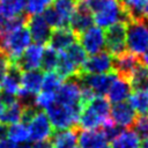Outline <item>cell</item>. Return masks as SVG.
Here are the masks:
<instances>
[{
  "label": "cell",
  "instance_id": "16",
  "mask_svg": "<svg viewBox=\"0 0 148 148\" xmlns=\"http://www.w3.org/2000/svg\"><path fill=\"white\" fill-rule=\"evenodd\" d=\"M76 40L77 36L73 32L71 28H59L52 31L49 40V46H51L58 52H62Z\"/></svg>",
  "mask_w": 148,
  "mask_h": 148
},
{
  "label": "cell",
  "instance_id": "8",
  "mask_svg": "<svg viewBox=\"0 0 148 148\" xmlns=\"http://www.w3.org/2000/svg\"><path fill=\"white\" fill-rule=\"evenodd\" d=\"M28 127L30 132V140L34 142L51 140L54 133V130L52 127V124L49 117L46 116L45 112L40 110L30 120V123L28 124Z\"/></svg>",
  "mask_w": 148,
  "mask_h": 148
},
{
  "label": "cell",
  "instance_id": "33",
  "mask_svg": "<svg viewBox=\"0 0 148 148\" xmlns=\"http://www.w3.org/2000/svg\"><path fill=\"white\" fill-rule=\"evenodd\" d=\"M53 7L68 21L71 22V18L76 10L77 3L75 0H53Z\"/></svg>",
  "mask_w": 148,
  "mask_h": 148
},
{
  "label": "cell",
  "instance_id": "13",
  "mask_svg": "<svg viewBox=\"0 0 148 148\" xmlns=\"http://www.w3.org/2000/svg\"><path fill=\"white\" fill-rule=\"evenodd\" d=\"M27 27H28L31 38L34 39L35 43L43 44V45L45 43H49L52 31H51V27L44 18L43 14L29 16Z\"/></svg>",
  "mask_w": 148,
  "mask_h": 148
},
{
  "label": "cell",
  "instance_id": "44",
  "mask_svg": "<svg viewBox=\"0 0 148 148\" xmlns=\"http://www.w3.org/2000/svg\"><path fill=\"white\" fill-rule=\"evenodd\" d=\"M3 15H2V13H1V8H0V27H1V24H2V22H3Z\"/></svg>",
  "mask_w": 148,
  "mask_h": 148
},
{
  "label": "cell",
  "instance_id": "40",
  "mask_svg": "<svg viewBox=\"0 0 148 148\" xmlns=\"http://www.w3.org/2000/svg\"><path fill=\"white\" fill-rule=\"evenodd\" d=\"M140 61H141V64L143 65V66H146V67H148V47L145 50V52L141 54V57H140Z\"/></svg>",
  "mask_w": 148,
  "mask_h": 148
},
{
  "label": "cell",
  "instance_id": "32",
  "mask_svg": "<svg viewBox=\"0 0 148 148\" xmlns=\"http://www.w3.org/2000/svg\"><path fill=\"white\" fill-rule=\"evenodd\" d=\"M62 77L54 71L51 72H46L44 74V79H43V86H42V90L45 91H50V92H57L58 89L60 88L61 83H62Z\"/></svg>",
  "mask_w": 148,
  "mask_h": 148
},
{
  "label": "cell",
  "instance_id": "28",
  "mask_svg": "<svg viewBox=\"0 0 148 148\" xmlns=\"http://www.w3.org/2000/svg\"><path fill=\"white\" fill-rule=\"evenodd\" d=\"M130 83L133 90H148V67L140 64L130 77Z\"/></svg>",
  "mask_w": 148,
  "mask_h": 148
},
{
  "label": "cell",
  "instance_id": "23",
  "mask_svg": "<svg viewBox=\"0 0 148 148\" xmlns=\"http://www.w3.org/2000/svg\"><path fill=\"white\" fill-rule=\"evenodd\" d=\"M23 109H24V104L20 99L15 101L12 104L5 105V109L0 116V123L6 125H13L15 123L21 121Z\"/></svg>",
  "mask_w": 148,
  "mask_h": 148
},
{
  "label": "cell",
  "instance_id": "34",
  "mask_svg": "<svg viewBox=\"0 0 148 148\" xmlns=\"http://www.w3.org/2000/svg\"><path fill=\"white\" fill-rule=\"evenodd\" d=\"M53 0H27L25 2V13L29 16L43 14L51 5Z\"/></svg>",
  "mask_w": 148,
  "mask_h": 148
},
{
  "label": "cell",
  "instance_id": "36",
  "mask_svg": "<svg viewBox=\"0 0 148 148\" xmlns=\"http://www.w3.org/2000/svg\"><path fill=\"white\" fill-rule=\"evenodd\" d=\"M133 128L140 138L148 136V114H139L133 124Z\"/></svg>",
  "mask_w": 148,
  "mask_h": 148
},
{
  "label": "cell",
  "instance_id": "37",
  "mask_svg": "<svg viewBox=\"0 0 148 148\" xmlns=\"http://www.w3.org/2000/svg\"><path fill=\"white\" fill-rule=\"evenodd\" d=\"M32 148H53V145H52V141L51 140H46V141L35 142V145L32 146Z\"/></svg>",
  "mask_w": 148,
  "mask_h": 148
},
{
  "label": "cell",
  "instance_id": "3",
  "mask_svg": "<svg viewBox=\"0 0 148 148\" xmlns=\"http://www.w3.org/2000/svg\"><path fill=\"white\" fill-rule=\"evenodd\" d=\"M81 111H82L81 108L67 106L57 101L45 109V113L49 117L54 132L75 128L77 126Z\"/></svg>",
  "mask_w": 148,
  "mask_h": 148
},
{
  "label": "cell",
  "instance_id": "46",
  "mask_svg": "<svg viewBox=\"0 0 148 148\" xmlns=\"http://www.w3.org/2000/svg\"><path fill=\"white\" fill-rule=\"evenodd\" d=\"M105 148H111V147H108V146H106V147H105Z\"/></svg>",
  "mask_w": 148,
  "mask_h": 148
},
{
  "label": "cell",
  "instance_id": "20",
  "mask_svg": "<svg viewBox=\"0 0 148 148\" xmlns=\"http://www.w3.org/2000/svg\"><path fill=\"white\" fill-rule=\"evenodd\" d=\"M110 118H108V119L102 118L92 109H90L88 105H86L80 113L79 121H77V128L79 130H98Z\"/></svg>",
  "mask_w": 148,
  "mask_h": 148
},
{
  "label": "cell",
  "instance_id": "5",
  "mask_svg": "<svg viewBox=\"0 0 148 148\" xmlns=\"http://www.w3.org/2000/svg\"><path fill=\"white\" fill-rule=\"evenodd\" d=\"M126 31L127 22H117L106 28L105 47L112 57H117L126 51Z\"/></svg>",
  "mask_w": 148,
  "mask_h": 148
},
{
  "label": "cell",
  "instance_id": "17",
  "mask_svg": "<svg viewBox=\"0 0 148 148\" xmlns=\"http://www.w3.org/2000/svg\"><path fill=\"white\" fill-rule=\"evenodd\" d=\"M21 77H22V71L12 61V65H10L7 74L0 82L1 94L17 97V92L21 88Z\"/></svg>",
  "mask_w": 148,
  "mask_h": 148
},
{
  "label": "cell",
  "instance_id": "24",
  "mask_svg": "<svg viewBox=\"0 0 148 148\" xmlns=\"http://www.w3.org/2000/svg\"><path fill=\"white\" fill-rule=\"evenodd\" d=\"M7 138L15 145H22L30 140V132L27 124L18 121L13 125H8Z\"/></svg>",
  "mask_w": 148,
  "mask_h": 148
},
{
  "label": "cell",
  "instance_id": "30",
  "mask_svg": "<svg viewBox=\"0 0 148 148\" xmlns=\"http://www.w3.org/2000/svg\"><path fill=\"white\" fill-rule=\"evenodd\" d=\"M44 18L49 23L51 28L59 29V28H69V22L52 6H50L44 13H43Z\"/></svg>",
  "mask_w": 148,
  "mask_h": 148
},
{
  "label": "cell",
  "instance_id": "26",
  "mask_svg": "<svg viewBox=\"0 0 148 148\" xmlns=\"http://www.w3.org/2000/svg\"><path fill=\"white\" fill-rule=\"evenodd\" d=\"M27 0H2L0 1L1 13L3 18H12L23 14L25 10Z\"/></svg>",
  "mask_w": 148,
  "mask_h": 148
},
{
  "label": "cell",
  "instance_id": "1",
  "mask_svg": "<svg viewBox=\"0 0 148 148\" xmlns=\"http://www.w3.org/2000/svg\"><path fill=\"white\" fill-rule=\"evenodd\" d=\"M86 5L91 10L96 25L101 28H109L117 22L130 21L121 0H89Z\"/></svg>",
  "mask_w": 148,
  "mask_h": 148
},
{
  "label": "cell",
  "instance_id": "7",
  "mask_svg": "<svg viewBox=\"0 0 148 148\" xmlns=\"http://www.w3.org/2000/svg\"><path fill=\"white\" fill-rule=\"evenodd\" d=\"M117 73H101V74H79L77 80L81 86L88 88L95 96H104L108 94L112 81L117 77Z\"/></svg>",
  "mask_w": 148,
  "mask_h": 148
},
{
  "label": "cell",
  "instance_id": "42",
  "mask_svg": "<svg viewBox=\"0 0 148 148\" xmlns=\"http://www.w3.org/2000/svg\"><path fill=\"white\" fill-rule=\"evenodd\" d=\"M16 148H32V146H30L29 143H27V142H25V143H22V145H18V146H17Z\"/></svg>",
  "mask_w": 148,
  "mask_h": 148
},
{
  "label": "cell",
  "instance_id": "10",
  "mask_svg": "<svg viewBox=\"0 0 148 148\" xmlns=\"http://www.w3.org/2000/svg\"><path fill=\"white\" fill-rule=\"evenodd\" d=\"M77 39L84 51L89 54L102 52L105 46V32L98 25H92L77 36Z\"/></svg>",
  "mask_w": 148,
  "mask_h": 148
},
{
  "label": "cell",
  "instance_id": "18",
  "mask_svg": "<svg viewBox=\"0 0 148 148\" xmlns=\"http://www.w3.org/2000/svg\"><path fill=\"white\" fill-rule=\"evenodd\" d=\"M131 90H132V87H131L130 80L117 75V77L112 81L109 88V91L106 94L108 99L113 104L125 102L131 96Z\"/></svg>",
  "mask_w": 148,
  "mask_h": 148
},
{
  "label": "cell",
  "instance_id": "6",
  "mask_svg": "<svg viewBox=\"0 0 148 148\" xmlns=\"http://www.w3.org/2000/svg\"><path fill=\"white\" fill-rule=\"evenodd\" d=\"M56 101L72 108H84L82 103V89L77 77L67 79L61 83L56 92Z\"/></svg>",
  "mask_w": 148,
  "mask_h": 148
},
{
  "label": "cell",
  "instance_id": "27",
  "mask_svg": "<svg viewBox=\"0 0 148 148\" xmlns=\"http://www.w3.org/2000/svg\"><path fill=\"white\" fill-rule=\"evenodd\" d=\"M128 103L139 114H148V90H134L128 97Z\"/></svg>",
  "mask_w": 148,
  "mask_h": 148
},
{
  "label": "cell",
  "instance_id": "14",
  "mask_svg": "<svg viewBox=\"0 0 148 148\" xmlns=\"http://www.w3.org/2000/svg\"><path fill=\"white\" fill-rule=\"evenodd\" d=\"M141 64L139 57L128 50L123 52L121 54L113 57V69L114 72L125 79H128L132 76L133 72L136 69V67Z\"/></svg>",
  "mask_w": 148,
  "mask_h": 148
},
{
  "label": "cell",
  "instance_id": "47",
  "mask_svg": "<svg viewBox=\"0 0 148 148\" xmlns=\"http://www.w3.org/2000/svg\"><path fill=\"white\" fill-rule=\"evenodd\" d=\"M0 1H2V0H0Z\"/></svg>",
  "mask_w": 148,
  "mask_h": 148
},
{
  "label": "cell",
  "instance_id": "22",
  "mask_svg": "<svg viewBox=\"0 0 148 148\" xmlns=\"http://www.w3.org/2000/svg\"><path fill=\"white\" fill-rule=\"evenodd\" d=\"M140 136L134 130H125L111 141V148H140Z\"/></svg>",
  "mask_w": 148,
  "mask_h": 148
},
{
  "label": "cell",
  "instance_id": "15",
  "mask_svg": "<svg viewBox=\"0 0 148 148\" xmlns=\"http://www.w3.org/2000/svg\"><path fill=\"white\" fill-rule=\"evenodd\" d=\"M94 22V15L86 3H77L76 10L71 18L69 28L73 30L74 34H76V36H79L80 34L92 27Z\"/></svg>",
  "mask_w": 148,
  "mask_h": 148
},
{
  "label": "cell",
  "instance_id": "38",
  "mask_svg": "<svg viewBox=\"0 0 148 148\" xmlns=\"http://www.w3.org/2000/svg\"><path fill=\"white\" fill-rule=\"evenodd\" d=\"M17 146L10 141L8 138L7 139H3V140H0V148H16Z\"/></svg>",
  "mask_w": 148,
  "mask_h": 148
},
{
  "label": "cell",
  "instance_id": "25",
  "mask_svg": "<svg viewBox=\"0 0 148 148\" xmlns=\"http://www.w3.org/2000/svg\"><path fill=\"white\" fill-rule=\"evenodd\" d=\"M56 72L64 79H72V77H77L79 75V69L75 67V65L71 61V59L67 57L65 51L59 52V59H58V65L56 68Z\"/></svg>",
  "mask_w": 148,
  "mask_h": 148
},
{
  "label": "cell",
  "instance_id": "45",
  "mask_svg": "<svg viewBox=\"0 0 148 148\" xmlns=\"http://www.w3.org/2000/svg\"><path fill=\"white\" fill-rule=\"evenodd\" d=\"M89 0H75V2L76 3H86V2H88Z\"/></svg>",
  "mask_w": 148,
  "mask_h": 148
},
{
  "label": "cell",
  "instance_id": "29",
  "mask_svg": "<svg viewBox=\"0 0 148 148\" xmlns=\"http://www.w3.org/2000/svg\"><path fill=\"white\" fill-rule=\"evenodd\" d=\"M65 53L67 54V57L71 59V61L75 65V67L80 72L82 65L87 60V52L84 51V49L82 47V45L80 43H77V40H76L69 47H67L65 50Z\"/></svg>",
  "mask_w": 148,
  "mask_h": 148
},
{
  "label": "cell",
  "instance_id": "31",
  "mask_svg": "<svg viewBox=\"0 0 148 148\" xmlns=\"http://www.w3.org/2000/svg\"><path fill=\"white\" fill-rule=\"evenodd\" d=\"M58 59H59V52L52 49L51 46H46L44 49V53L42 58V65H40L42 71L44 72L54 71L58 65Z\"/></svg>",
  "mask_w": 148,
  "mask_h": 148
},
{
  "label": "cell",
  "instance_id": "43",
  "mask_svg": "<svg viewBox=\"0 0 148 148\" xmlns=\"http://www.w3.org/2000/svg\"><path fill=\"white\" fill-rule=\"evenodd\" d=\"M3 109H5V104H3L2 101L0 99V116H1V113H2V111H3Z\"/></svg>",
  "mask_w": 148,
  "mask_h": 148
},
{
  "label": "cell",
  "instance_id": "11",
  "mask_svg": "<svg viewBox=\"0 0 148 148\" xmlns=\"http://www.w3.org/2000/svg\"><path fill=\"white\" fill-rule=\"evenodd\" d=\"M44 45L34 43L30 44L27 50L18 57L15 61H13L22 72L24 71H32L38 69L42 65V58L44 53Z\"/></svg>",
  "mask_w": 148,
  "mask_h": 148
},
{
  "label": "cell",
  "instance_id": "4",
  "mask_svg": "<svg viewBox=\"0 0 148 148\" xmlns=\"http://www.w3.org/2000/svg\"><path fill=\"white\" fill-rule=\"evenodd\" d=\"M127 50L136 56H141L148 47V21L130 20L126 31Z\"/></svg>",
  "mask_w": 148,
  "mask_h": 148
},
{
  "label": "cell",
  "instance_id": "35",
  "mask_svg": "<svg viewBox=\"0 0 148 148\" xmlns=\"http://www.w3.org/2000/svg\"><path fill=\"white\" fill-rule=\"evenodd\" d=\"M54 102H56V92H50V91L42 90L40 92H38L35 96L34 104L37 109H44L45 110L46 108H49Z\"/></svg>",
  "mask_w": 148,
  "mask_h": 148
},
{
  "label": "cell",
  "instance_id": "41",
  "mask_svg": "<svg viewBox=\"0 0 148 148\" xmlns=\"http://www.w3.org/2000/svg\"><path fill=\"white\" fill-rule=\"evenodd\" d=\"M140 148H148V136H146V138L142 139L141 145H140Z\"/></svg>",
  "mask_w": 148,
  "mask_h": 148
},
{
  "label": "cell",
  "instance_id": "39",
  "mask_svg": "<svg viewBox=\"0 0 148 148\" xmlns=\"http://www.w3.org/2000/svg\"><path fill=\"white\" fill-rule=\"evenodd\" d=\"M7 133H8V125L0 123V140L7 139Z\"/></svg>",
  "mask_w": 148,
  "mask_h": 148
},
{
  "label": "cell",
  "instance_id": "9",
  "mask_svg": "<svg viewBox=\"0 0 148 148\" xmlns=\"http://www.w3.org/2000/svg\"><path fill=\"white\" fill-rule=\"evenodd\" d=\"M113 71V57L108 51H102L87 58L79 74H101Z\"/></svg>",
  "mask_w": 148,
  "mask_h": 148
},
{
  "label": "cell",
  "instance_id": "21",
  "mask_svg": "<svg viewBox=\"0 0 148 148\" xmlns=\"http://www.w3.org/2000/svg\"><path fill=\"white\" fill-rule=\"evenodd\" d=\"M79 130V128H77ZM75 128L56 131L51 138L53 148H76L79 143V135Z\"/></svg>",
  "mask_w": 148,
  "mask_h": 148
},
{
  "label": "cell",
  "instance_id": "19",
  "mask_svg": "<svg viewBox=\"0 0 148 148\" xmlns=\"http://www.w3.org/2000/svg\"><path fill=\"white\" fill-rule=\"evenodd\" d=\"M108 139L102 130H81L79 132L80 148H105Z\"/></svg>",
  "mask_w": 148,
  "mask_h": 148
},
{
  "label": "cell",
  "instance_id": "12",
  "mask_svg": "<svg viewBox=\"0 0 148 148\" xmlns=\"http://www.w3.org/2000/svg\"><path fill=\"white\" fill-rule=\"evenodd\" d=\"M110 118L121 128L133 126L136 119V112L128 102H120L112 105L110 110Z\"/></svg>",
  "mask_w": 148,
  "mask_h": 148
},
{
  "label": "cell",
  "instance_id": "2",
  "mask_svg": "<svg viewBox=\"0 0 148 148\" xmlns=\"http://www.w3.org/2000/svg\"><path fill=\"white\" fill-rule=\"evenodd\" d=\"M31 39L27 25L7 32H0V52L6 53L12 61H15L31 44Z\"/></svg>",
  "mask_w": 148,
  "mask_h": 148
}]
</instances>
